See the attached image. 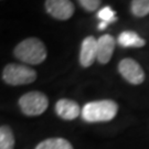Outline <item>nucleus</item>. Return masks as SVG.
<instances>
[{"label":"nucleus","instance_id":"f257e3e1","mask_svg":"<svg viewBox=\"0 0 149 149\" xmlns=\"http://www.w3.org/2000/svg\"><path fill=\"white\" fill-rule=\"evenodd\" d=\"M118 104L113 100H101L86 103L82 108V118L87 123H105L116 117Z\"/></svg>","mask_w":149,"mask_h":149},{"label":"nucleus","instance_id":"f03ea898","mask_svg":"<svg viewBox=\"0 0 149 149\" xmlns=\"http://www.w3.org/2000/svg\"><path fill=\"white\" fill-rule=\"evenodd\" d=\"M13 54L18 60L30 65L41 64L48 56L44 43L38 38H28L18 43Z\"/></svg>","mask_w":149,"mask_h":149},{"label":"nucleus","instance_id":"7ed1b4c3","mask_svg":"<svg viewBox=\"0 0 149 149\" xmlns=\"http://www.w3.org/2000/svg\"><path fill=\"white\" fill-rule=\"evenodd\" d=\"M37 72L23 64L10 63L2 70V80L12 86L27 85L37 80Z\"/></svg>","mask_w":149,"mask_h":149},{"label":"nucleus","instance_id":"20e7f679","mask_svg":"<svg viewBox=\"0 0 149 149\" xmlns=\"http://www.w3.org/2000/svg\"><path fill=\"white\" fill-rule=\"evenodd\" d=\"M19 107L22 114L26 116H39L47 111L49 106V98L42 92L32 91L28 92L19 98Z\"/></svg>","mask_w":149,"mask_h":149},{"label":"nucleus","instance_id":"39448f33","mask_svg":"<svg viewBox=\"0 0 149 149\" xmlns=\"http://www.w3.org/2000/svg\"><path fill=\"white\" fill-rule=\"evenodd\" d=\"M118 72L124 77V80L133 85H139L145 80V72L143 68L137 61L130 58H125L119 62Z\"/></svg>","mask_w":149,"mask_h":149},{"label":"nucleus","instance_id":"423d86ee","mask_svg":"<svg viewBox=\"0 0 149 149\" xmlns=\"http://www.w3.org/2000/svg\"><path fill=\"white\" fill-rule=\"evenodd\" d=\"M45 10L58 20H68L74 13V5L71 0H45Z\"/></svg>","mask_w":149,"mask_h":149},{"label":"nucleus","instance_id":"0eeeda50","mask_svg":"<svg viewBox=\"0 0 149 149\" xmlns=\"http://www.w3.org/2000/svg\"><path fill=\"white\" fill-rule=\"evenodd\" d=\"M95 60H97V40L93 36H88L81 44L80 63L83 68H90Z\"/></svg>","mask_w":149,"mask_h":149},{"label":"nucleus","instance_id":"6e6552de","mask_svg":"<svg viewBox=\"0 0 149 149\" xmlns=\"http://www.w3.org/2000/svg\"><path fill=\"white\" fill-rule=\"evenodd\" d=\"M55 113L64 120H74L82 114V109L77 102L69 98H61L55 104Z\"/></svg>","mask_w":149,"mask_h":149},{"label":"nucleus","instance_id":"1a4fd4ad","mask_svg":"<svg viewBox=\"0 0 149 149\" xmlns=\"http://www.w3.org/2000/svg\"><path fill=\"white\" fill-rule=\"evenodd\" d=\"M116 41L109 34H103L97 39V61L101 64L108 63L113 56Z\"/></svg>","mask_w":149,"mask_h":149},{"label":"nucleus","instance_id":"9d476101","mask_svg":"<svg viewBox=\"0 0 149 149\" xmlns=\"http://www.w3.org/2000/svg\"><path fill=\"white\" fill-rule=\"evenodd\" d=\"M118 44L123 48H143L146 41L134 31H124L118 36Z\"/></svg>","mask_w":149,"mask_h":149},{"label":"nucleus","instance_id":"9b49d317","mask_svg":"<svg viewBox=\"0 0 149 149\" xmlns=\"http://www.w3.org/2000/svg\"><path fill=\"white\" fill-rule=\"evenodd\" d=\"M34 149H74L68 139L62 137L47 138L36 146Z\"/></svg>","mask_w":149,"mask_h":149},{"label":"nucleus","instance_id":"f8f14e48","mask_svg":"<svg viewBox=\"0 0 149 149\" xmlns=\"http://www.w3.org/2000/svg\"><path fill=\"white\" fill-rule=\"evenodd\" d=\"M0 149H15V135L8 125L0 127Z\"/></svg>","mask_w":149,"mask_h":149},{"label":"nucleus","instance_id":"ddd939ff","mask_svg":"<svg viewBox=\"0 0 149 149\" xmlns=\"http://www.w3.org/2000/svg\"><path fill=\"white\" fill-rule=\"evenodd\" d=\"M130 11L135 17H146L149 15V0H132Z\"/></svg>","mask_w":149,"mask_h":149},{"label":"nucleus","instance_id":"4468645a","mask_svg":"<svg viewBox=\"0 0 149 149\" xmlns=\"http://www.w3.org/2000/svg\"><path fill=\"white\" fill-rule=\"evenodd\" d=\"M97 17L101 19L102 21L108 22V23H112V22H115L116 20H117L115 11L113 10L109 6H106V7L102 8L101 10L98 11Z\"/></svg>","mask_w":149,"mask_h":149},{"label":"nucleus","instance_id":"2eb2a0df","mask_svg":"<svg viewBox=\"0 0 149 149\" xmlns=\"http://www.w3.org/2000/svg\"><path fill=\"white\" fill-rule=\"evenodd\" d=\"M79 2L82 8H84L86 11L93 12L100 8L102 0H79Z\"/></svg>","mask_w":149,"mask_h":149},{"label":"nucleus","instance_id":"dca6fc26","mask_svg":"<svg viewBox=\"0 0 149 149\" xmlns=\"http://www.w3.org/2000/svg\"><path fill=\"white\" fill-rule=\"evenodd\" d=\"M107 24H108V22H105V21H102L100 24H98V29L100 30H104L105 28L107 27Z\"/></svg>","mask_w":149,"mask_h":149}]
</instances>
